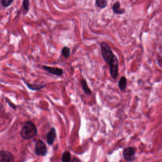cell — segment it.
Here are the masks:
<instances>
[{"label": "cell", "instance_id": "6da1fadb", "mask_svg": "<svg viewBox=\"0 0 162 162\" xmlns=\"http://www.w3.org/2000/svg\"><path fill=\"white\" fill-rule=\"evenodd\" d=\"M37 134V129L36 126L31 122L25 123L21 129V137L25 139H29L33 138Z\"/></svg>", "mask_w": 162, "mask_h": 162}, {"label": "cell", "instance_id": "7a4b0ae2", "mask_svg": "<svg viewBox=\"0 0 162 162\" xmlns=\"http://www.w3.org/2000/svg\"><path fill=\"white\" fill-rule=\"evenodd\" d=\"M100 52L104 61L109 65L114 54L109 45L105 41H102L100 43Z\"/></svg>", "mask_w": 162, "mask_h": 162}, {"label": "cell", "instance_id": "3957f363", "mask_svg": "<svg viewBox=\"0 0 162 162\" xmlns=\"http://www.w3.org/2000/svg\"><path fill=\"white\" fill-rule=\"evenodd\" d=\"M109 65L111 77L112 79L115 80L119 75V61L115 54L111 58Z\"/></svg>", "mask_w": 162, "mask_h": 162}, {"label": "cell", "instance_id": "277c9868", "mask_svg": "<svg viewBox=\"0 0 162 162\" xmlns=\"http://www.w3.org/2000/svg\"><path fill=\"white\" fill-rule=\"evenodd\" d=\"M136 149L133 147H129L124 149L123 152V156L127 161H133L136 159Z\"/></svg>", "mask_w": 162, "mask_h": 162}, {"label": "cell", "instance_id": "5b68a950", "mask_svg": "<svg viewBox=\"0 0 162 162\" xmlns=\"http://www.w3.org/2000/svg\"><path fill=\"white\" fill-rule=\"evenodd\" d=\"M35 152L37 156H45L47 154L46 145L41 140H38L36 143Z\"/></svg>", "mask_w": 162, "mask_h": 162}, {"label": "cell", "instance_id": "8992f818", "mask_svg": "<svg viewBox=\"0 0 162 162\" xmlns=\"http://www.w3.org/2000/svg\"><path fill=\"white\" fill-rule=\"evenodd\" d=\"M42 68L45 71H47L49 74L61 77L63 75L64 70L63 69L58 67H52L49 66H42Z\"/></svg>", "mask_w": 162, "mask_h": 162}, {"label": "cell", "instance_id": "52a82bcc", "mask_svg": "<svg viewBox=\"0 0 162 162\" xmlns=\"http://www.w3.org/2000/svg\"><path fill=\"white\" fill-rule=\"evenodd\" d=\"M0 162H14V157L12 154L7 151H0Z\"/></svg>", "mask_w": 162, "mask_h": 162}, {"label": "cell", "instance_id": "ba28073f", "mask_svg": "<svg viewBox=\"0 0 162 162\" xmlns=\"http://www.w3.org/2000/svg\"><path fill=\"white\" fill-rule=\"evenodd\" d=\"M23 81L28 88L32 91H38L44 88L47 85V84H30L25 81L24 79H23Z\"/></svg>", "mask_w": 162, "mask_h": 162}, {"label": "cell", "instance_id": "9c48e42d", "mask_svg": "<svg viewBox=\"0 0 162 162\" xmlns=\"http://www.w3.org/2000/svg\"><path fill=\"white\" fill-rule=\"evenodd\" d=\"M112 11L116 14H123L125 12L124 9L121 8L120 1H117L114 3L112 7Z\"/></svg>", "mask_w": 162, "mask_h": 162}, {"label": "cell", "instance_id": "30bf717a", "mask_svg": "<svg viewBox=\"0 0 162 162\" xmlns=\"http://www.w3.org/2000/svg\"><path fill=\"white\" fill-rule=\"evenodd\" d=\"M56 137V131L54 128L50 129L47 134V142L49 145H51L53 144Z\"/></svg>", "mask_w": 162, "mask_h": 162}, {"label": "cell", "instance_id": "8fae6325", "mask_svg": "<svg viewBox=\"0 0 162 162\" xmlns=\"http://www.w3.org/2000/svg\"><path fill=\"white\" fill-rule=\"evenodd\" d=\"M80 84L82 87V90H83L84 93L86 95H91L92 94V91L88 86L86 80L85 79H82L80 81Z\"/></svg>", "mask_w": 162, "mask_h": 162}, {"label": "cell", "instance_id": "7c38bea8", "mask_svg": "<svg viewBox=\"0 0 162 162\" xmlns=\"http://www.w3.org/2000/svg\"><path fill=\"white\" fill-rule=\"evenodd\" d=\"M127 86V81L125 77H121L118 82V87L121 91H123L126 90Z\"/></svg>", "mask_w": 162, "mask_h": 162}, {"label": "cell", "instance_id": "4fadbf2b", "mask_svg": "<svg viewBox=\"0 0 162 162\" xmlns=\"http://www.w3.org/2000/svg\"><path fill=\"white\" fill-rule=\"evenodd\" d=\"M95 3L96 6L103 9L108 6V2L107 0H96Z\"/></svg>", "mask_w": 162, "mask_h": 162}, {"label": "cell", "instance_id": "5bb4252c", "mask_svg": "<svg viewBox=\"0 0 162 162\" xmlns=\"http://www.w3.org/2000/svg\"><path fill=\"white\" fill-rule=\"evenodd\" d=\"M70 49L67 46L64 47L61 50V54L64 58L68 59L70 56Z\"/></svg>", "mask_w": 162, "mask_h": 162}, {"label": "cell", "instance_id": "9a60e30c", "mask_svg": "<svg viewBox=\"0 0 162 162\" xmlns=\"http://www.w3.org/2000/svg\"><path fill=\"white\" fill-rule=\"evenodd\" d=\"M62 162H71V156L70 153L68 151H66L62 155Z\"/></svg>", "mask_w": 162, "mask_h": 162}, {"label": "cell", "instance_id": "2e32d148", "mask_svg": "<svg viewBox=\"0 0 162 162\" xmlns=\"http://www.w3.org/2000/svg\"><path fill=\"white\" fill-rule=\"evenodd\" d=\"M13 2V0H0V3L4 8H7L11 6Z\"/></svg>", "mask_w": 162, "mask_h": 162}, {"label": "cell", "instance_id": "e0dca14e", "mask_svg": "<svg viewBox=\"0 0 162 162\" xmlns=\"http://www.w3.org/2000/svg\"><path fill=\"white\" fill-rule=\"evenodd\" d=\"M29 0H24L23 1V7L24 11L26 12V14L28 13L29 10Z\"/></svg>", "mask_w": 162, "mask_h": 162}, {"label": "cell", "instance_id": "ac0fdd59", "mask_svg": "<svg viewBox=\"0 0 162 162\" xmlns=\"http://www.w3.org/2000/svg\"><path fill=\"white\" fill-rule=\"evenodd\" d=\"M72 162H81V161L78 158H74L72 160Z\"/></svg>", "mask_w": 162, "mask_h": 162}]
</instances>
